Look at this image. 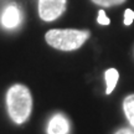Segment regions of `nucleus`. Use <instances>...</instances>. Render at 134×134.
Listing matches in <instances>:
<instances>
[{"instance_id":"obj_1","label":"nucleus","mask_w":134,"mask_h":134,"mask_svg":"<svg viewBox=\"0 0 134 134\" xmlns=\"http://www.w3.org/2000/svg\"><path fill=\"white\" fill-rule=\"evenodd\" d=\"M6 108L10 118L16 124H23L29 119L32 109V97L27 87L14 85L6 93Z\"/></svg>"},{"instance_id":"obj_2","label":"nucleus","mask_w":134,"mask_h":134,"mask_svg":"<svg viewBox=\"0 0 134 134\" xmlns=\"http://www.w3.org/2000/svg\"><path fill=\"white\" fill-rule=\"evenodd\" d=\"M90 37L88 31L76 29H52L46 34V42L61 51H73L80 48Z\"/></svg>"},{"instance_id":"obj_3","label":"nucleus","mask_w":134,"mask_h":134,"mask_svg":"<svg viewBox=\"0 0 134 134\" xmlns=\"http://www.w3.org/2000/svg\"><path fill=\"white\" fill-rule=\"evenodd\" d=\"M66 9V0H38V15L43 21H53Z\"/></svg>"},{"instance_id":"obj_4","label":"nucleus","mask_w":134,"mask_h":134,"mask_svg":"<svg viewBox=\"0 0 134 134\" xmlns=\"http://www.w3.org/2000/svg\"><path fill=\"white\" fill-rule=\"evenodd\" d=\"M23 21V13L16 4H9L4 8L0 15V24L4 29L14 30Z\"/></svg>"},{"instance_id":"obj_5","label":"nucleus","mask_w":134,"mask_h":134,"mask_svg":"<svg viewBox=\"0 0 134 134\" xmlns=\"http://www.w3.org/2000/svg\"><path fill=\"white\" fill-rule=\"evenodd\" d=\"M70 122L62 113H56L51 117L47 124V134H68Z\"/></svg>"},{"instance_id":"obj_6","label":"nucleus","mask_w":134,"mask_h":134,"mask_svg":"<svg viewBox=\"0 0 134 134\" xmlns=\"http://www.w3.org/2000/svg\"><path fill=\"white\" fill-rule=\"evenodd\" d=\"M104 77H105V83H107V90H105V93L109 94L113 92L114 90L115 85L118 82V78H119V73L115 68H109L104 73Z\"/></svg>"},{"instance_id":"obj_7","label":"nucleus","mask_w":134,"mask_h":134,"mask_svg":"<svg viewBox=\"0 0 134 134\" xmlns=\"http://www.w3.org/2000/svg\"><path fill=\"white\" fill-rule=\"evenodd\" d=\"M123 109H124L125 117L130 124L134 127V94H130L123 102Z\"/></svg>"},{"instance_id":"obj_8","label":"nucleus","mask_w":134,"mask_h":134,"mask_svg":"<svg viewBox=\"0 0 134 134\" xmlns=\"http://www.w3.org/2000/svg\"><path fill=\"white\" fill-rule=\"evenodd\" d=\"M92 1L100 6H114V5L123 4L125 0H92Z\"/></svg>"},{"instance_id":"obj_9","label":"nucleus","mask_w":134,"mask_h":134,"mask_svg":"<svg viewBox=\"0 0 134 134\" xmlns=\"http://www.w3.org/2000/svg\"><path fill=\"white\" fill-rule=\"evenodd\" d=\"M97 21H98V24H100V25H109V23H110L109 18H107V16H105V14H104V11H103V10H99V14H98Z\"/></svg>"},{"instance_id":"obj_10","label":"nucleus","mask_w":134,"mask_h":134,"mask_svg":"<svg viewBox=\"0 0 134 134\" xmlns=\"http://www.w3.org/2000/svg\"><path fill=\"white\" fill-rule=\"evenodd\" d=\"M134 20V11L130 9H127L124 13V24L125 25H130Z\"/></svg>"},{"instance_id":"obj_11","label":"nucleus","mask_w":134,"mask_h":134,"mask_svg":"<svg viewBox=\"0 0 134 134\" xmlns=\"http://www.w3.org/2000/svg\"><path fill=\"white\" fill-rule=\"evenodd\" d=\"M115 134H134L133 130H130V129H120L118 130Z\"/></svg>"}]
</instances>
